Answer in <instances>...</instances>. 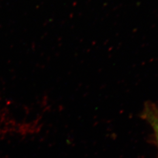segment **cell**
<instances>
[{"mask_svg": "<svg viewBox=\"0 0 158 158\" xmlns=\"http://www.w3.org/2000/svg\"><path fill=\"white\" fill-rule=\"evenodd\" d=\"M143 118L146 120L153 131L158 148V107L152 102H148L145 105Z\"/></svg>", "mask_w": 158, "mask_h": 158, "instance_id": "7a4b0ae2", "label": "cell"}, {"mask_svg": "<svg viewBox=\"0 0 158 158\" xmlns=\"http://www.w3.org/2000/svg\"><path fill=\"white\" fill-rule=\"evenodd\" d=\"M28 106L6 104L0 109V136H27L38 133L43 126L42 113Z\"/></svg>", "mask_w": 158, "mask_h": 158, "instance_id": "6da1fadb", "label": "cell"}]
</instances>
